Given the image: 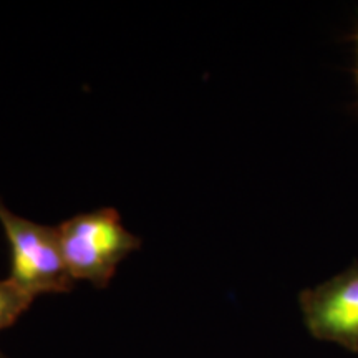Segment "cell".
Returning <instances> with one entry per match:
<instances>
[{"label": "cell", "mask_w": 358, "mask_h": 358, "mask_svg": "<svg viewBox=\"0 0 358 358\" xmlns=\"http://www.w3.org/2000/svg\"><path fill=\"white\" fill-rule=\"evenodd\" d=\"M62 252L73 280L106 287L120 262L141 248L140 237L122 224L113 208L78 214L57 227Z\"/></svg>", "instance_id": "cell-1"}, {"label": "cell", "mask_w": 358, "mask_h": 358, "mask_svg": "<svg viewBox=\"0 0 358 358\" xmlns=\"http://www.w3.org/2000/svg\"><path fill=\"white\" fill-rule=\"evenodd\" d=\"M0 224L10 244L8 280L34 299L43 294L71 290L75 280L66 268L57 227H47L17 216L2 201Z\"/></svg>", "instance_id": "cell-2"}, {"label": "cell", "mask_w": 358, "mask_h": 358, "mask_svg": "<svg viewBox=\"0 0 358 358\" xmlns=\"http://www.w3.org/2000/svg\"><path fill=\"white\" fill-rule=\"evenodd\" d=\"M303 324L319 342L358 353V262L299 294Z\"/></svg>", "instance_id": "cell-3"}, {"label": "cell", "mask_w": 358, "mask_h": 358, "mask_svg": "<svg viewBox=\"0 0 358 358\" xmlns=\"http://www.w3.org/2000/svg\"><path fill=\"white\" fill-rule=\"evenodd\" d=\"M35 299L17 287L12 280H0V330L15 324Z\"/></svg>", "instance_id": "cell-4"}, {"label": "cell", "mask_w": 358, "mask_h": 358, "mask_svg": "<svg viewBox=\"0 0 358 358\" xmlns=\"http://www.w3.org/2000/svg\"><path fill=\"white\" fill-rule=\"evenodd\" d=\"M355 42H357V45H358V32L355 34ZM357 78H358V70H357Z\"/></svg>", "instance_id": "cell-5"}, {"label": "cell", "mask_w": 358, "mask_h": 358, "mask_svg": "<svg viewBox=\"0 0 358 358\" xmlns=\"http://www.w3.org/2000/svg\"><path fill=\"white\" fill-rule=\"evenodd\" d=\"M0 358H7V357H6V355H3V353H2V352H0Z\"/></svg>", "instance_id": "cell-6"}]
</instances>
